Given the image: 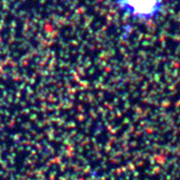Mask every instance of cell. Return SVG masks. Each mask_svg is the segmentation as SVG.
Masks as SVG:
<instances>
[{
	"label": "cell",
	"instance_id": "6da1fadb",
	"mask_svg": "<svg viewBox=\"0 0 180 180\" xmlns=\"http://www.w3.org/2000/svg\"><path fill=\"white\" fill-rule=\"evenodd\" d=\"M123 12L138 20H151L156 16L162 9L161 0H119Z\"/></svg>",
	"mask_w": 180,
	"mask_h": 180
}]
</instances>
